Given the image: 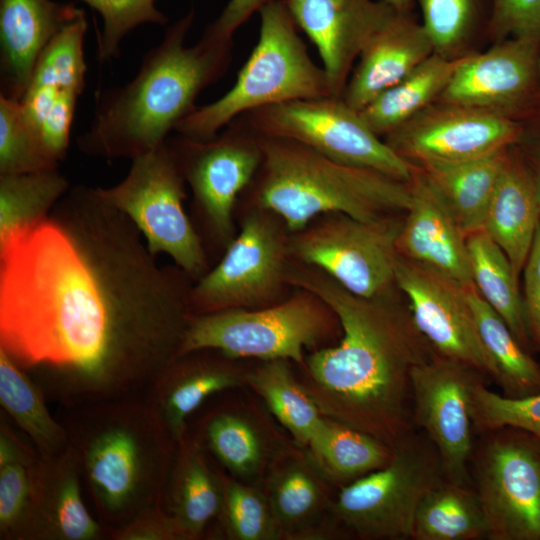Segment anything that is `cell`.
I'll return each instance as SVG.
<instances>
[{
  "mask_svg": "<svg viewBox=\"0 0 540 540\" xmlns=\"http://www.w3.org/2000/svg\"><path fill=\"white\" fill-rule=\"evenodd\" d=\"M193 284L76 185L0 253V348L68 406L142 395L177 357Z\"/></svg>",
  "mask_w": 540,
  "mask_h": 540,
  "instance_id": "6da1fadb",
  "label": "cell"
},
{
  "mask_svg": "<svg viewBox=\"0 0 540 540\" xmlns=\"http://www.w3.org/2000/svg\"><path fill=\"white\" fill-rule=\"evenodd\" d=\"M292 287L313 292L337 314L339 341L306 355L298 378L325 417L394 447L413 431L411 371L434 354L396 286L364 298L322 270L292 260Z\"/></svg>",
  "mask_w": 540,
  "mask_h": 540,
  "instance_id": "7a4b0ae2",
  "label": "cell"
},
{
  "mask_svg": "<svg viewBox=\"0 0 540 540\" xmlns=\"http://www.w3.org/2000/svg\"><path fill=\"white\" fill-rule=\"evenodd\" d=\"M195 10L165 31L158 45L142 57L138 72L124 85L98 94L92 121L77 138L79 150L106 159L147 153L196 109V99L229 69L233 39L203 31L186 46Z\"/></svg>",
  "mask_w": 540,
  "mask_h": 540,
  "instance_id": "3957f363",
  "label": "cell"
},
{
  "mask_svg": "<svg viewBox=\"0 0 540 540\" xmlns=\"http://www.w3.org/2000/svg\"><path fill=\"white\" fill-rule=\"evenodd\" d=\"M64 426L83 486L110 529L163 503L177 443L145 396L69 405Z\"/></svg>",
  "mask_w": 540,
  "mask_h": 540,
  "instance_id": "277c9868",
  "label": "cell"
},
{
  "mask_svg": "<svg viewBox=\"0 0 540 540\" xmlns=\"http://www.w3.org/2000/svg\"><path fill=\"white\" fill-rule=\"evenodd\" d=\"M259 138L262 159L236 208L270 210L291 233L324 214L376 221L404 214L410 205L409 182L335 161L295 141Z\"/></svg>",
  "mask_w": 540,
  "mask_h": 540,
  "instance_id": "5b68a950",
  "label": "cell"
},
{
  "mask_svg": "<svg viewBox=\"0 0 540 540\" xmlns=\"http://www.w3.org/2000/svg\"><path fill=\"white\" fill-rule=\"evenodd\" d=\"M259 15L257 43L233 86L217 100L197 106L176 126L177 134L210 139L249 111L332 95L323 67L310 57L284 1L266 5Z\"/></svg>",
  "mask_w": 540,
  "mask_h": 540,
  "instance_id": "8992f818",
  "label": "cell"
},
{
  "mask_svg": "<svg viewBox=\"0 0 540 540\" xmlns=\"http://www.w3.org/2000/svg\"><path fill=\"white\" fill-rule=\"evenodd\" d=\"M341 336L330 305L294 287L285 300L271 306L192 315L176 358L214 349L239 360L284 359L301 366L307 351L334 345Z\"/></svg>",
  "mask_w": 540,
  "mask_h": 540,
  "instance_id": "52a82bcc",
  "label": "cell"
},
{
  "mask_svg": "<svg viewBox=\"0 0 540 540\" xmlns=\"http://www.w3.org/2000/svg\"><path fill=\"white\" fill-rule=\"evenodd\" d=\"M243 212L239 229L218 261L194 282L192 315L277 304L293 291L288 280L291 232L274 212L255 206Z\"/></svg>",
  "mask_w": 540,
  "mask_h": 540,
  "instance_id": "ba28073f",
  "label": "cell"
},
{
  "mask_svg": "<svg viewBox=\"0 0 540 540\" xmlns=\"http://www.w3.org/2000/svg\"><path fill=\"white\" fill-rule=\"evenodd\" d=\"M101 196L137 227L152 255H168L194 282L211 268V260L184 208L186 181L167 139L131 159L122 181L98 187Z\"/></svg>",
  "mask_w": 540,
  "mask_h": 540,
  "instance_id": "9c48e42d",
  "label": "cell"
},
{
  "mask_svg": "<svg viewBox=\"0 0 540 540\" xmlns=\"http://www.w3.org/2000/svg\"><path fill=\"white\" fill-rule=\"evenodd\" d=\"M393 448L387 465L337 490L334 513L348 537L410 540L420 501L445 478L440 455L421 430Z\"/></svg>",
  "mask_w": 540,
  "mask_h": 540,
  "instance_id": "30bf717a",
  "label": "cell"
},
{
  "mask_svg": "<svg viewBox=\"0 0 540 540\" xmlns=\"http://www.w3.org/2000/svg\"><path fill=\"white\" fill-rule=\"evenodd\" d=\"M167 142L191 190L193 224L210 260L219 259L237 233L236 205L259 168L260 138L234 119L210 139L177 134Z\"/></svg>",
  "mask_w": 540,
  "mask_h": 540,
  "instance_id": "8fae6325",
  "label": "cell"
},
{
  "mask_svg": "<svg viewBox=\"0 0 540 540\" xmlns=\"http://www.w3.org/2000/svg\"><path fill=\"white\" fill-rule=\"evenodd\" d=\"M236 119L259 137L295 141L335 161L403 182H410L416 167L394 152L340 96L270 105Z\"/></svg>",
  "mask_w": 540,
  "mask_h": 540,
  "instance_id": "7c38bea8",
  "label": "cell"
},
{
  "mask_svg": "<svg viewBox=\"0 0 540 540\" xmlns=\"http://www.w3.org/2000/svg\"><path fill=\"white\" fill-rule=\"evenodd\" d=\"M469 477L488 540H540V440L504 426L475 435Z\"/></svg>",
  "mask_w": 540,
  "mask_h": 540,
  "instance_id": "4fadbf2b",
  "label": "cell"
},
{
  "mask_svg": "<svg viewBox=\"0 0 540 540\" xmlns=\"http://www.w3.org/2000/svg\"><path fill=\"white\" fill-rule=\"evenodd\" d=\"M402 221L398 215L376 221L343 213L320 215L290 234L291 257L322 270L354 295L376 297L396 287Z\"/></svg>",
  "mask_w": 540,
  "mask_h": 540,
  "instance_id": "5bb4252c",
  "label": "cell"
},
{
  "mask_svg": "<svg viewBox=\"0 0 540 540\" xmlns=\"http://www.w3.org/2000/svg\"><path fill=\"white\" fill-rule=\"evenodd\" d=\"M525 126L491 111L436 101L384 141L416 166L457 163L513 147L523 139Z\"/></svg>",
  "mask_w": 540,
  "mask_h": 540,
  "instance_id": "9a60e30c",
  "label": "cell"
},
{
  "mask_svg": "<svg viewBox=\"0 0 540 540\" xmlns=\"http://www.w3.org/2000/svg\"><path fill=\"white\" fill-rule=\"evenodd\" d=\"M488 379L477 370L434 352L411 371L412 420L436 447L446 479L471 484L469 459L475 433L471 398Z\"/></svg>",
  "mask_w": 540,
  "mask_h": 540,
  "instance_id": "2e32d148",
  "label": "cell"
},
{
  "mask_svg": "<svg viewBox=\"0 0 540 540\" xmlns=\"http://www.w3.org/2000/svg\"><path fill=\"white\" fill-rule=\"evenodd\" d=\"M395 282L418 330L435 353L495 380L496 371L478 333L466 285L400 256Z\"/></svg>",
  "mask_w": 540,
  "mask_h": 540,
  "instance_id": "e0dca14e",
  "label": "cell"
},
{
  "mask_svg": "<svg viewBox=\"0 0 540 540\" xmlns=\"http://www.w3.org/2000/svg\"><path fill=\"white\" fill-rule=\"evenodd\" d=\"M437 101L475 107L521 121L540 105V47L506 38L464 55Z\"/></svg>",
  "mask_w": 540,
  "mask_h": 540,
  "instance_id": "ac0fdd59",
  "label": "cell"
},
{
  "mask_svg": "<svg viewBox=\"0 0 540 540\" xmlns=\"http://www.w3.org/2000/svg\"><path fill=\"white\" fill-rule=\"evenodd\" d=\"M194 433L230 476L246 483L261 482L294 442L261 400L243 396L207 410Z\"/></svg>",
  "mask_w": 540,
  "mask_h": 540,
  "instance_id": "d6986e66",
  "label": "cell"
},
{
  "mask_svg": "<svg viewBox=\"0 0 540 540\" xmlns=\"http://www.w3.org/2000/svg\"><path fill=\"white\" fill-rule=\"evenodd\" d=\"M282 540L348 538L334 513L337 489L320 473L306 448L294 442L262 480Z\"/></svg>",
  "mask_w": 540,
  "mask_h": 540,
  "instance_id": "ffe728a7",
  "label": "cell"
},
{
  "mask_svg": "<svg viewBox=\"0 0 540 540\" xmlns=\"http://www.w3.org/2000/svg\"><path fill=\"white\" fill-rule=\"evenodd\" d=\"M316 46L333 96L343 91L363 47L391 9L380 0H283Z\"/></svg>",
  "mask_w": 540,
  "mask_h": 540,
  "instance_id": "44dd1931",
  "label": "cell"
},
{
  "mask_svg": "<svg viewBox=\"0 0 540 540\" xmlns=\"http://www.w3.org/2000/svg\"><path fill=\"white\" fill-rule=\"evenodd\" d=\"M243 361L200 349L174 359L158 375L145 397L176 443L188 432V418L208 398L246 386L249 368Z\"/></svg>",
  "mask_w": 540,
  "mask_h": 540,
  "instance_id": "7402d4cb",
  "label": "cell"
},
{
  "mask_svg": "<svg viewBox=\"0 0 540 540\" xmlns=\"http://www.w3.org/2000/svg\"><path fill=\"white\" fill-rule=\"evenodd\" d=\"M409 184L411 201L396 241L398 255L462 285L473 284L467 237L419 167Z\"/></svg>",
  "mask_w": 540,
  "mask_h": 540,
  "instance_id": "603a6c76",
  "label": "cell"
},
{
  "mask_svg": "<svg viewBox=\"0 0 540 540\" xmlns=\"http://www.w3.org/2000/svg\"><path fill=\"white\" fill-rule=\"evenodd\" d=\"M433 53L426 31L413 14L392 8L363 47L342 98L360 111Z\"/></svg>",
  "mask_w": 540,
  "mask_h": 540,
  "instance_id": "cb8c5ba5",
  "label": "cell"
},
{
  "mask_svg": "<svg viewBox=\"0 0 540 540\" xmlns=\"http://www.w3.org/2000/svg\"><path fill=\"white\" fill-rule=\"evenodd\" d=\"M82 12L53 0H0V96L22 99L42 52Z\"/></svg>",
  "mask_w": 540,
  "mask_h": 540,
  "instance_id": "d4e9b609",
  "label": "cell"
},
{
  "mask_svg": "<svg viewBox=\"0 0 540 540\" xmlns=\"http://www.w3.org/2000/svg\"><path fill=\"white\" fill-rule=\"evenodd\" d=\"M82 478L69 445L51 457L42 456L36 494L22 540H95L110 536L88 510Z\"/></svg>",
  "mask_w": 540,
  "mask_h": 540,
  "instance_id": "484cf974",
  "label": "cell"
},
{
  "mask_svg": "<svg viewBox=\"0 0 540 540\" xmlns=\"http://www.w3.org/2000/svg\"><path fill=\"white\" fill-rule=\"evenodd\" d=\"M208 451L194 432L177 443L163 504L177 522L184 540L206 536L217 521L223 502L220 470L213 468Z\"/></svg>",
  "mask_w": 540,
  "mask_h": 540,
  "instance_id": "4316f807",
  "label": "cell"
},
{
  "mask_svg": "<svg viewBox=\"0 0 540 540\" xmlns=\"http://www.w3.org/2000/svg\"><path fill=\"white\" fill-rule=\"evenodd\" d=\"M540 223V199L532 170L510 152L488 207L483 229L522 272Z\"/></svg>",
  "mask_w": 540,
  "mask_h": 540,
  "instance_id": "83f0119b",
  "label": "cell"
},
{
  "mask_svg": "<svg viewBox=\"0 0 540 540\" xmlns=\"http://www.w3.org/2000/svg\"><path fill=\"white\" fill-rule=\"evenodd\" d=\"M511 148L469 161L417 166L466 237L483 229Z\"/></svg>",
  "mask_w": 540,
  "mask_h": 540,
  "instance_id": "f1b7e54d",
  "label": "cell"
},
{
  "mask_svg": "<svg viewBox=\"0 0 540 540\" xmlns=\"http://www.w3.org/2000/svg\"><path fill=\"white\" fill-rule=\"evenodd\" d=\"M305 448L337 490L384 467L394 452L376 437L325 416Z\"/></svg>",
  "mask_w": 540,
  "mask_h": 540,
  "instance_id": "f546056e",
  "label": "cell"
},
{
  "mask_svg": "<svg viewBox=\"0 0 540 540\" xmlns=\"http://www.w3.org/2000/svg\"><path fill=\"white\" fill-rule=\"evenodd\" d=\"M463 57L448 58L433 53L360 110L362 118L376 135L386 137L439 99Z\"/></svg>",
  "mask_w": 540,
  "mask_h": 540,
  "instance_id": "4dcf8cb0",
  "label": "cell"
},
{
  "mask_svg": "<svg viewBox=\"0 0 540 540\" xmlns=\"http://www.w3.org/2000/svg\"><path fill=\"white\" fill-rule=\"evenodd\" d=\"M284 359L259 361L248 369L246 386L260 399L295 444L306 447L324 416Z\"/></svg>",
  "mask_w": 540,
  "mask_h": 540,
  "instance_id": "1f68e13d",
  "label": "cell"
},
{
  "mask_svg": "<svg viewBox=\"0 0 540 540\" xmlns=\"http://www.w3.org/2000/svg\"><path fill=\"white\" fill-rule=\"evenodd\" d=\"M481 341L496 371L494 382L509 398L540 393V364L486 303L473 284L465 286Z\"/></svg>",
  "mask_w": 540,
  "mask_h": 540,
  "instance_id": "d6a6232c",
  "label": "cell"
},
{
  "mask_svg": "<svg viewBox=\"0 0 540 540\" xmlns=\"http://www.w3.org/2000/svg\"><path fill=\"white\" fill-rule=\"evenodd\" d=\"M488 539V522L471 484L446 478L422 498L415 513L411 540Z\"/></svg>",
  "mask_w": 540,
  "mask_h": 540,
  "instance_id": "836d02e7",
  "label": "cell"
},
{
  "mask_svg": "<svg viewBox=\"0 0 540 540\" xmlns=\"http://www.w3.org/2000/svg\"><path fill=\"white\" fill-rule=\"evenodd\" d=\"M44 392L6 351L0 348V403L34 443L41 456L60 454L69 446L64 424L50 413Z\"/></svg>",
  "mask_w": 540,
  "mask_h": 540,
  "instance_id": "e575fe53",
  "label": "cell"
},
{
  "mask_svg": "<svg viewBox=\"0 0 540 540\" xmlns=\"http://www.w3.org/2000/svg\"><path fill=\"white\" fill-rule=\"evenodd\" d=\"M472 283L504 320L519 342L531 350L518 277L503 250L484 231L467 237Z\"/></svg>",
  "mask_w": 540,
  "mask_h": 540,
  "instance_id": "d590c367",
  "label": "cell"
},
{
  "mask_svg": "<svg viewBox=\"0 0 540 540\" xmlns=\"http://www.w3.org/2000/svg\"><path fill=\"white\" fill-rule=\"evenodd\" d=\"M69 188L58 168L0 175V253L44 221Z\"/></svg>",
  "mask_w": 540,
  "mask_h": 540,
  "instance_id": "8d00e7d4",
  "label": "cell"
},
{
  "mask_svg": "<svg viewBox=\"0 0 540 540\" xmlns=\"http://www.w3.org/2000/svg\"><path fill=\"white\" fill-rule=\"evenodd\" d=\"M42 456L1 419L0 538L18 539L28 522L37 489Z\"/></svg>",
  "mask_w": 540,
  "mask_h": 540,
  "instance_id": "74e56055",
  "label": "cell"
},
{
  "mask_svg": "<svg viewBox=\"0 0 540 540\" xmlns=\"http://www.w3.org/2000/svg\"><path fill=\"white\" fill-rule=\"evenodd\" d=\"M223 502L219 534L230 540H282L262 481L246 483L220 471Z\"/></svg>",
  "mask_w": 540,
  "mask_h": 540,
  "instance_id": "f35d334b",
  "label": "cell"
},
{
  "mask_svg": "<svg viewBox=\"0 0 540 540\" xmlns=\"http://www.w3.org/2000/svg\"><path fill=\"white\" fill-rule=\"evenodd\" d=\"M59 163L20 101L0 96V175L57 169Z\"/></svg>",
  "mask_w": 540,
  "mask_h": 540,
  "instance_id": "ab89813d",
  "label": "cell"
},
{
  "mask_svg": "<svg viewBox=\"0 0 540 540\" xmlns=\"http://www.w3.org/2000/svg\"><path fill=\"white\" fill-rule=\"evenodd\" d=\"M87 28L85 12L65 26L42 52L29 85H47L81 95L87 70L83 49Z\"/></svg>",
  "mask_w": 540,
  "mask_h": 540,
  "instance_id": "60d3db41",
  "label": "cell"
},
{
  "mask_svg": "<svg viewBox=\"0 0 540 540\" xmlns=\"http://www.w3.org/2000/svg\"><path fill=\"white\" fill-rule=\"evenodd\" d=\"M420 7L422 26L434 52L457 58V51L484 16L490 20L491 4L485 0H414Z\"/></svg>",
  "mask_w": 540,
  "mask_h": 540,
  "instance_id": "b9f144b4",
  "label": "cell"
},
{
  "mask_svg": "<svg viewBox=\"0 0 540 540\" xmlns=\"http://www.w3.org/2000/svg\"><path fill=\"white\" fill-rule=\"evenodd\" d=\"M80 95L47 85H29L20 103L51 152L61 162L69 148Z\"/></svg>",
  "mask_w": 540,
  "mask_h": 540,
  "instance_id": "7bdbcfd3",
  "label": "cell"
},
{
  "mask_svg": "<svg viewBox=\"0 0 540 540\" xmlns=\"http://www.w3.org/2000/svg\"><path fill=\"white\" fill-rule=\"evenodd\" d=\"M478 382L472 392L471 417L475 435L504 426L522 429L540 440V393L509 398Z\"/></svg>",
  "mask_w": 540,
  "mask_h": 540,
  "instance_id": "ee69618b",
  "label": "cell"
},
{
  "mask_svg": "<svg viewBox=\"0 0 540 540\" xmlns=\"http://www.w3.org/2000/svg\"><path fill=\"white\" fill-rule=\"evenodd\" d=\"M96 10L103 19V31L98 40L101 61L120 55L125 36L139 25H165L168 17L155 5L156 0H79Z\"/></svg>",
  "mask_w": 540,
  "mask_h": 540,
  "instance_id": "f6af8a7d",
  "label": "cell"
},
{
  "mask_svg": "<svg viewBox=\"0 0 540 540\" xmlns=\"http://www.w3.org/2000/svg\"><path fill=\"white\" fill-rule=\"evenodd\" d=\"M487 28L496 41L517 38L540 47V0H491Z\"/></svg>",
  "mask_w": 540,
  "mask_h": 540,
  "instance_id": "bcb514c9",
  "label": "cell"
},
{
  "mask_svg": "<svg viewBox=\"0 0 540 540\" xmlns=\"http://www.w3.org/2000/svg\"><path fill=\"white\" fill-rule=\"evenodd\" d=\"M109 538L115 540H184L175 519L163 503L148 507L127 523L113 528Z\"/></svg>",
  "mask_w": 540,
  "mask_h": 540,
  "instance_id": "7dc6e473",
  "label": "cell"
},
{
  "mask_svg": "<svg viewBox=\"0 0 540 540\" xmlns=\"http://www.w3.org/2000/svg\"><path fill=\"white\" fill-rule=\"evenodd\" d=\"M523 306L531 349L540 353V223L524 265Z\"/></svg>",
  "mask_w": 540,
  "mask_h": 540,
  "instance_id": "c3c4849f",
  "label": "cell"
},
{
  "mask_svg": "<svg viewBox=\"0 0 540 540\" xmlns=\"http://www.w3.org/2000/svg\"><path fill=\"white\" fill-rule=\"evenodd\" d=\"M278 0H229L219 16L209 23L205 31L225 39H233L234 33L250 17Z\"/></svg>",
  "mask_w": 540,
  "mask_h": 540,
  "instance_id": "681fc988",
  "label": "cell"
},
{
  "mask_svg": "<svg viewBox=\"0 0 540 540\" xmlns=\"http://www.w3.org/2000/svg\"><path fill=\"white\" fill-rule=\"evenodd\" d=\"M528 164L532 170L540 199V149L530 154Z\"/></svg>",
  "mask_w": 540,
  "mask_h": 540,
  "instance_id": "f907efd6",
  "label": "cell"
},
{
  "mask_svg": "<svg viewBox=\"0 0 540 540\" xmlns=\"http://www.w3.org/2000/svg\"><path fill=\"white\" fill-rule=\"evenodd\" d=\"M383 1L396 10L405 13H412L414 8V0H380Z\"/></svg>",
  "mask_w": 540,
  "mask_h": 540,
  "instance_id": "816d5d0a",
  "label": "cell"
},
{
  "mask_svg": "<svg viewBox=\"0 0 540 540\" xmlns=\"http://www.w3.org/2000/svg\"><path fill=\"white\" fill-rule=\"evenodd\" d=\"M531 119L537 120V123H538L537 126H539V130H540V105Z\"/></svg>",
  "mask_w": 540,
  "mask_h": 540,
  "instance_id": "f5cc1de1",
  "label": "cell"
}]
</instances>
